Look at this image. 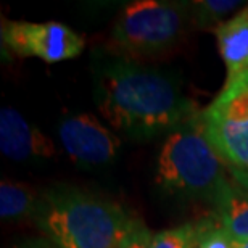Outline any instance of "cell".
Here are the masks:
<instances>
[{
    "mask_svg": "<svg viewBox=\"0 0 248 248\" xmlns=\"http://www.w3.org/2000/svg\"><path fill=\"white\" fill-rule=\"evenodd\" d=\"M95 71L98 111L115 131L132 140L168 136L200 113L179 84L160 69L118 58Z\"/></svg>",
    "mask_w": 248,
    "mask_h": 248,
    "instance_id": "6da1fadb",
    "label": "cell"
},
{
    "mask_svg": "<svg viewBox=\"0 0 248 248\" xmlns=\"http://www.w3.org/2000/svg\"><path fill=\"white\" fill-rule=\"evenodd\" d=\"M37 226L58 248H118L140 221L120 203L76 187H55L39 200Z\"/></svg>",
    "mask_w": 248,
    "mask_h": 248,
    "instance_id": "7a4b0ae2",
    "label": "cell"
},
{
    "mask_svg": "<svg viewBox=\"0 0 248 248\" xmlns=\"http://www.w3.org/2000/svg\"><path fill=\"white\" fill-rule=\"evenodd\" d=\"M227 166L205 136L200 113L166 136L156 158V182L172 193L215 203L232 182Z\"/></svg>",
    "mask_w": 248,
    "mask_h": 248,
    "instance_id": "3957f363",
    "label": "cell"
},
{
    "mask_svg": "<svg viewBox=\"0 0 248 248\" xmlns=\"http://www.w3.org/2000/svg\"><path fill=\"white\" fill-rule=\"evenodd\" d=\"M187 10L174 2H132L116 16L111 31L113 41L129 57L161 53L181 41L187 21Z\"/></svg>",
    "mask_w": 248,
    "mask_h": 248,
    "instance_id": "277c9868",
    "label": "cell"
},
{
    "mask_svg": "<svg viewBox=\"0 0 248 248\" xmlns=\"http://www.w3.org/2000/svg\"><path fill=\"white\" fill-rule=\"evenodd\" d=\"M200 123L227 168L248 170V69L226 79L215 100L200 111Z\"/></svg>",
    "mask_w": 248,
    "mask_h": 248,
    "instance_id": "5b68a950",
    "label": "cell"
},
{
    "mask_svg": "<svg viewBox=\"0 0 248 248\" xmlns=\"http://www.w3.org/2000/svg\"><path fill=\"white\" fill-rule=\"evenodd\" d=\"M2 46L18 57H36L46 63H58L81 55L84 37L58 21L29 23L3 19Z\"/></svg>",
    "mask_w": 248,
    "mask_h": 248,
    "instance_id": "8992f818",
    "label": "cell"
},
{
    "mask_svg": "<svg viewBox=\"0 0 248 248\" xmlns=\"http://www.w3.org/2000/svg\"><path fill=\"white\" fill-rule=\"evenodd\" d=\"M63 150L84 166H103L115 161L121 142L105 124L89 113L68 116L58 126Z\"/></svg>",
    "mask_w": 248,
    "mask_h": 248,
    "instance_id": "52a82bcc",
    "label": "cell"
},
{
    "mask_svg": "<svg viewBox=\"0 0 248 248\" xmlns=\"http://www.w3.org/2000/svg\"><path fill=\"white\" fill-rule=\"evenodd\" d=\"M0 150L13 161L48 160L57 153L52 139L12 107L0 110Z\"/></svg>",
    "mask_w": 248,
    "mask_h": 248,
    "instance_id": "ba28073f",
    "label": "cell"
},
{
    "mask_svg": "<svg viewBox=\"0 0 248 248\" xmlns=\"http://www.w3.org/2000/svg\"><path fill=\"white\" fill-rule=\"evenodd\" d=\"M217 48L227 68V78L248 69V5L215 28Z\"/></svg>",
    "mask_w": 248,
    "mask_h": 248,
    "instance_id": "9c48e42d",
    "label": "cell"
},
{
    "mask_svg": "<svg viewBox=\"0 0 248 248\" xmlns=\"http://www.w3.org/2000/svg\"><path fill=\"white\" fill-rule=\"evenodd\" d=\"M216 217L234 240H248V193L234 182L213 203Z\"/></svg>",
    "mask_w": 248,
    "mask_h": 248,
    "instance_id": "30bf717a",
    "label": "cell"
},
{
    "mask_svg": "<svg viewBox=\"0 0 248 248\" xmlns=\"http://www.w3.org/2000/svg\"><path fill=\"white\" fill-rule=\"evenodd\" d=\"M39 200L31 187L3 179L0 184V216L5 221L21 219L36 213Z\"/></svg>",
    "mask_w": 248,
    "mask_h": 248,
    "instance_id": "8fae6325",
    "label": "cell"
},
{
    "mask_svg": "<svg viewBox=\"0 0 248 248\" xmlns=\"http://www.w3.org/2000/svg\"><path fill=\"white\" fill-rule=\"evenodd\" d=\"M240 5L242 2L237 0H200V2H192L188 7L192 12V19H195L198 26L217 28L221 23H224L222 19Z\"/></svg>",
    "mask_w": 248,
    "mask_h": 248,
    "instance_id": "7c38bea8",
    "label": "cell"
},
{
    "mask_svg": "<svg viewBox=\"0 0 248 248\" xmlns=\"http://www.w3.org/2000/svg\"><path fill=\"white\" fill-rule=\"evenodd\" d=\"M195 227V245L193 248H234V239L227 234L215 216L213 219L200 221Z\"/></svg>",
    "mask_w": 248,
    "mask_h": 248,
    "instance_id": "4fadbf2b",
    "label": "cell"
},
{
    "mask_svg": "<svg viewBox=\"0 0 248 248\" xmlns=\"http://www.w3.org/2000/svg\"><path fill=\"white\" fill-rule=\"evenodd\" d=\"M193 245H195L193 224H182L179 227L161 231L152 239V248H193Z\"/></svg>",
    "mask_w": 248,
    "mask_h": 248,
    "instance_id": "5bb4252c",
    "label": "cell"
},
{
    "mask_svg": "<svg viewBox=\"0 0 248 248\" xmlns=\"http://www.w3.org/2000/svg\"><path fill=\"white\" fill-rule=\"evenodd\" d=\"M152 232L142 222L129 234L118 248H152Z\"/></svg>",
    "mask_w": 248,
    "mask_h": 248,
    "instance_id": "9a60e30c",
    "label": "cell"
},
{
    "mask_svg": "<svg viewBox=\"0 0 248 248\" xmlns=\"http://www.w3.org/2000/svg\"><path fill=\"white\" fill-rule=\"evenodd\" d=\"M229 171V177L234 184L244 190L245 193H248V170H235V168H227Z\"/></svg>",
    "mask_w": 248,
    "mask_h": 248,
    "instance_id": "2e32d148",
    "label": "cell"
},
{
    "mask_svg": "<svg viewBox=\"0 0 248 248\" xmlns=\"http://www.w3.org/2000/svg\"><path fill=\"white\" fill-rule=\"evenodd\" d=\"M19 248H58V247L55 244H52L50 240H32L21 245Z\"/></svg>",
    "mask_w": 248,
    "mask_h": 248,
    "instance_id": "e0dca14e",
    "label": "cell"
},
{
    "mask_svg": "<svg viewBox=\"0 0 248 248\" xmlns=\"http://www.w3.org/2000/svg\"><path fill=\"white\" fill-rule=\"evenodd\" d=\"M234 248H248V240H235Z\"/></svg>",
    "mask_w": 248,
    "mask_h": 248,
    "instance_id": "ac0fdd59",
    "label": "cell"
}]
</instances>
